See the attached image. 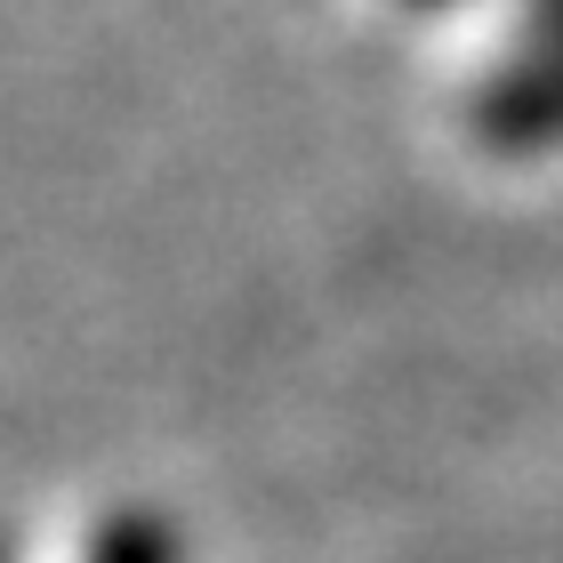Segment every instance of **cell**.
<instances>
[{
    "label": "cell",
    "mask_w": 563,
    "mask_h": 563,
    "mask_svg": "<svg viewBox=\"0 0 563 563\" xmlns=\"http://www.w3.org/2000/svg\"><path fill=\"white\" fill-rule=\"evenodd\" d=\"M475 137L492 153L563 145V48H531L523 65H507L475 89Z\"/></svg>",
    "instance_id": "obj_1"
},
{
    "label": "cell",
    "mask_w": 563,
    "mask_h": 563,
    "mask_svg": "<svg viewBox=\"0 0 563 563\" xmlns=\"http://www.w3.org/2000/svg\"><path fill=\"white\" fill-rule=\"evenodd\" d=\"M89 563H177V531L153 516V507H113V516L97 523Z\"/></svg>",
    "instance_id": "obj_2"
},
{
    "label": "cell",
    "mask_w": 563,
    "mask_h": 563,
    "mask_svg": "<svg viewBox=\"0 0 563 563\" xmlns=\"http://www.w3.org/2000/svg\"><path fill=\"white\" fill-rule=\"evenodd\" d=\"M531 48H563V0H531Z\"/></svg>",
    "instance_id": "obj_3"
},
{
    "label": "cell",
    "mask_w": 563,
    "mask_h": 563,
    "mask_svg": "<svg viewBox=\"0 0 563 563\" xmlns=\"http://www.w3.org/2000/svg\"><path fill=\"white\" fill-rule=\"evenodd\" d=\"M411 9H443V0H411Z\"/></svg>",
    "instance_id": "obj_4"
}]
</instances>
